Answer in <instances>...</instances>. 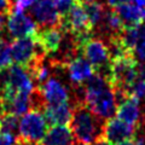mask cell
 Listing matches in <instances>:
<instances>
[{
	"label": "cell",
	"mask_w": 145,
	"mask_h": 145,
	"mask_svg": "<svg viewBox=\"0 0 145 145\" xmlns=\"http://www.w3.org/2000/svg\"><path fill=\"white\" fill-rule=\"evenodd\" d=\"M81 87L82 103H85L96 115L105 121L116 115L117 99L115 91L103 75L94 72Z\"/></svg>",
	"instance_id": "cell-1"
},
{
	"label": "cell",
	"mask_w": 145,
	"mask_h": 145,
	"mask_svg": "<svg viewBox=\"0 0 145 145\" xmlns=\"http://www.w3.org/2000/svg\"><path fill=\"white\" fill-rule=\"evenodd\" d=\"M105 120L96 115L82 102L72 104L70 129L78 143L91 145L103 138Z\"/></svg>",
	"instance_id": "cell-2"
},
{
	"label": "cell",
	"mask_w": 145,
	"mask_h": 145,
	"mask_svg": "<svg viewBox=\"0 0 145 145\" xmlns=\"http://www.w3.org/2000/svg\"><path fill=\"white\" fill-rule=\"evenodd\" d=\"M138 61L134 54H123L111 59L109 82L115 89H122L128 93V89L137 80ZM129 94V93H128Z\"/></svg>",
	"instance_id": "cell-3"
},
{
	"label": "cell",
	"mask_w": 145,
	"mask_h": 145,
	"mask_svg": "<svg viewBox=\"0 0 145 145\" xmlns=\"http://www.w3.org/2000/svg\"><path fill=\"white\" fill-rule=\"evenodd\" d=\"M80 53L93 65L96 72H99L106 80H109L111 54L105 40L92 36L80 47Z\"/></svg>",
	"instance_id": "cell-4"
},
{
	"label": "cell",
	"mask_w": 145,
	"mask_h": 145,
	"mask_svg": "<svg viewBox=\"0 0 145 145\" xmlns=\"http://www.w3.org/2000/svg\"><path fill=\"white\" fill-rule=\"evenodd\" d=\"M48 122L41 110L31 109L20 120L18 137L23 138L28 142L40 144L48 131Z\"/></svg>",
	"instance_id": "cell-5"
},
{
	"label": "cell",
	"mask_w": 145,
	"mask_h": 145,
	"mask_svg": "<svg viewBox=\"0 0 145 145\" xmlns=\"http://www.w3.org/2000/svg\"><path fill=\"white\" fill-rule=\"evenodd\" d=\"M10 50L13 62L24 67H28L39 56H46L38 46L33 35L15 39V41L10 44Z\"/></svg>",
	"instance_id": "cell-6"
},
{
	"label": "cell",
	"mask_w": 145,
	"mask_h": 145,
	"mask_svg": "<svg viewBox=\"0 0 145 145\" xmlns=\"http://www.w3.org/2000/svg\"><path fill=\"white\" fill-rule=\"evenodd\" d=\"M137 128V126L127 123L120 120L119 117H111L105 121L103 138L108 140L111 145H117L126 140L134 139L138 135Z\"/></svg>",
	"instance_id": "cell-7"
},
{
	"label": "cell",
	"mask_w": 145,
	"mask_h": 145,
	"mask_svg": "<svg viewBox=\"0 0 145 145\" xmlns=\"http://www.w3.org/2000/svg\"><path fill=\"white\" fill-rule=\"evenodd\" d=\"M7 31L8 35L13 39H20L24 36L34 35L38 31V24L30 15H25L24 12L11 11L7 16Z\"/></svg>",
	"instance_id": "cell-8"
},
{
	"label": "cell",
	"mask_w": 145,
	"mask_h": 145,
	"mask_svg": "<svg viewBox=\"0 0 145 145\" xmlns=\"http://www.w3.org/2000/svg\"><path fill=\"white\" fill-rule=\"evenodd\" d=\"M33 36L40 50L46 56H52L59 50L64 31L59 27H39L38 31Z\"/></svg>",
	"instance_id": "cell-9"
},
{
	"label": "cell",
	"mask_w": 145,
	"mask_h": 145,
	"mask_svg": "<svg viewBox=\"0 0 145 145\" xmlns=\"http://www.w3.org/2000/svg\"><path fill=\"white\" fill-rule=\"evenodd\" d=\"M30 8L31 16L39 27H59L61 16L53 0H36Z\"/></svg>",
	"instance_id": "cell-10"
},
{
	"label": "cell",
	"mask_w": 145,
	"mask_h": 145,
	"mask_svg": "<svg viewBox=\"0 0 145 145\" xmlns=\"http://www.w3.org/2000/svg\"><path fill=\"white\" fill-rule=\"evenodd\" d=\"M44 99L45 104H61L69 102L70 92L59 79L51 76L46 82L36 87Z\"/></svg>",
	"instance_id": "cell-11"
},
{
	"label": "cell",
	"mask_w": 145,
	"mask_h": 145,
	"mask_svg": "<svg viewBox=\"0 0 145 145\" xmlns=\"http://www.w3.org/2000/svg\"><path fill=\"white\" fill-rule=\"evenodd\" d=\"M65 69H67L68 78H69V81L71 82L72 87H75V86H82L96 72L93 65L84 56L74 57L67 64Z\"/></svg>",
	"instance_id": "cell-12"
},
{
	"label": "cell",
	"mask_w": 145,
	"mask_h": 145,
	"mask_svg": "<svg viewBox=\"0 0 145 145\" xmlns=\"http://www.w3.org/2000/svg\"><path fill=\"white\" fill-rule=\"evenodd\" d=\"M42 112L50 126L68 125L70 123L72 115V105L69 102L61 104H46Z\"/></svg>",
	"instance_id": "cell-13"
},
{
	"label": "cell",
	"mask_w": 145,
	"mask_h": 145,
	"mask_svg": "<svg viewBox=\"0 0 145 145\" xmlns=\"http://www.w3.org/2000/svg\"><path fill=\"white\" fill-rule=\"evenodd\" d=\"M114 10H116V12L119 13L123 28L139 27L145 23V7L139 6L138 4L127 3Z\"/></svg>",
	"instance_id": "cell-14"
},
{
	"label": "cell",
	"mask_w": 145,
	"mask_h": 145,
	"mask_svg": "<svg viewBox=\"0 0 145 145\" xmlns=\"http://www.w3.org/2000/svg\"><path fill=\"white\" fill-rule=\"evenodd\" d=\"M116 117L133 126H139L140 122V105L139 99L132 96L127 97L117 105Z\"/></svg>",
	"instance_id": "cell-15"
},
{
	"label": "cell",
	"mask_w": 145,
	"mask_h": 145,
	"mask_svg": "<svg viewBox=\"0 0 145 145\" xmlns=\"http://www.w3.org/2000/svg\"><path fill=\"white\" fill-rule=\"evenodd\" d=\"M44 145H75V138L67 125L51 126L42 140Z\"/></svg>",
	"instance_id": "cell-16"
},
{
	"label": "cell",
	"mask_w": 145,
	"mask_h": 145,
	"mask_svg": "<svg viewBox=\"0 0 145 145\" xmlns=\"http://www.w3.org/2000/svg\"><path fill=\"white\" fill-rule=\"evenodd\" d=\"M84 10L87 13V17L91 22L93 29H97L99 24L102 23L103 17L105 15V7L99 1H88V3H81Z\"/></svg>",
	"instance_id": "cell-17"
},
{
	"label": "cell",
	"mask_w": 145,
	"mask_h": 145,
	"mask_svg": "<svg viewBox=\"0 0 145 145\" xmlns=\"http://www.w3.org/2000/svg\"><path fill=\"white\" fill-rule=\"evenodd\" d=\"M20 128V120L18 116L11 112H4L0 116V132L8 133L12 135H18Z\"/></svg>",
	"instance_id": "cell-18"
},
{
	"label": "cell",
	"mask_w": 145,
	"mask_h": 145,
	"mask_svg": "<svg viewBox=\"0 0 145 145\" xmlns=\"http://www.w3.org/2000/svg\"><path fill=\"white\" fill-rule=\"evenodd\" d=\"M12 63H13V59L11 56L10 45L5 40H3V42L0 44V70L7 69L8 67L12 65Z\"/></svg>",
	"instance_id": "cell-19"
},
{
	"label": "cell",
	"mask_w": 145,
	"mask_h": 145,
	"mask_svg": "<svg viewBox=\"0 0 145 145\" xmlns=\"http://www.w3.org/2000/svg\"><path fill=\"white\" fill-rule=\"evenodd\" d=\"M53 1H54V5L57 7V11L59 13L61 18H64L69 15L71 8L78 3V0H53Z\"/></svg>",
	"instance_id": "cell-20"
},
{
	"label": "cell",
	"mask_w": 145,
	"mask_h": 145,
	"mask_svg": "<svg viewBox=\"0 0 145 145\" xmlns=\"http://www.w3.org/2000/svg\"><path fill=\"white\" fill-rule=\"evenodd\" d=\"M134 56L138 61L145 63V24L140 25V38L134 50Z\"/></svg>",
	"instance_id": "cell-21"
},
{
	"label": "cell",
	"mask_w": 145,
	"mask_h": 145,
	"mask_svg": "<svg viewBox=\"0 0 145 145\" xmlns=\"http://www.w3.org/2000/svg\"><path fill=\"white\" fill-rule=\"evenodd\" d=\"M36 0H13L12 3V11L24 12L25 8H29L34 5Z\"/></svg>",
	"instance_id": "cell-22"
},
{
	"label": "cell",
	"mask_w": 145,
	"mask_h": 145,
	"mask_svg": "<svg viewBox=\"0 0 145 145\" xmlns=\"http://www.w3.org/2000/svg\"><path fill=\"white\" fill-rule=\"evenodd\" d=\"M16 135L0 132V145H16Z\"/></svg>",
	"instance_id": "cell-23"
},
{
	"label": "cell",
	"mask_w": 145,
	"mask_h": 145,
	"mask_svg": "<svg viewBox=\"0 0 145 145\" xmlns=\"http://www.w3.org/2000/svg\"><path fill=\"white\" fill-rule=\"evenodd\" d=\"M12 3L13 0H0V13L8 16L12 11Z\"/></svg>",
	"instance_id": "cell-24"
},
{
	"label": "cell",
	"mask_w": 145,
	"mask_h": 145,
	"mask_svg": "<svg viewBox=\"0 0 145 145\" xmlns=\"http://www.w3.org/2000/svg\"><path fill=\"white\" fill-rule=\"evenodd\" d=\"M129 1L131 0H106V4L110 8H117V7L125 5V4L129 3Z\"/></svg>",
	"instance_id": "cell-25"
},
{
	"label": "cell",
	"mask_w": 145,
	"mask_h": 145,
	"mask_svg": "<svg viewBox=\"0 0 145 145\" xmlns=\"http://www.w3.org/2000/svg\"><path fill=\"white\" fill-rule=\"evenodd\" d=\"M117 145H139V144H138L137 137H135L134 139H129V140H126V142H122V143L117 144Z\"/></svg>",
	"instance_id": "cell-26"
},
{
	"label": "cell",
	"mask_w": 145,
	"mask_h": 145,
	"mask_svg": "<svg viewBox=\"0 0 145 145\" xmlns=\"http://www.w3.org/2000/svg\"><path fill=\"white\" fill-rule=\"evenodd\" d=\"M7 16L5 15H3V13H0V34L3 33V30H4V27H5V18Z\"/></svg>",
	"instance_id": "cell-27"
},
{
	"label": "cell",
	"mask_w": 145,
	"mask_h": 145,
	"mask_svg": "<svg viewBox=\"0 0 145 145\" xmlns=\"http://www.w3.org/2000/svg\"><path fill=\"white\" fill-rule=\"evenodd\" d=\"M92 145H111L110 143L108 142V140H105L104 138H102V139H99V140H97V142H94Z\"/></svg>",
	"instance_id": "cell-28"
},
{
	"label": "cell",
	"mask_w": 145,
	"mask_h": 145,
	"mask_svg": "<svg viewBox=\"0 0 145 145\" xmlns=\"http://www.w3.org/2000/svg\"><path fill=\"white\" fill-rule=\"evenodd\" d=\"M134 1H135V4H138L139 6L145 7V0H134Z\"/></svg>",
	"instance_id": "cell-29"
},
{
	"label": "cell",
	"mask_w": 145,
	"mask_h": 145,
	"mask_svg": "<svg viewBox=\"0 0 145 145\" xmlns=\"http://www.w3.org/2000/svg\"><path fill=\"white\" fill-rule=\"evenodd\" d=\"M80 3H88V1H94V0H79Z\"/></svg>",
	"instance_id": "cell-30"
},
{
	"label": "cell",
	"mask_w": 145,
	"mask_h": 145,
	"mask_svg": "<svg viewBox=\"0 0 145 145\" xmlns=\"http://www.w3.org/2000/svg\"><path fill=\"white\" fill-rule=\"evenodd\" d=\"M1 114H3V110H1V104H0V116H1Z\"/></svg>",
	"instance_id": "cell-31"
},
{
	"label": "cell",
	"mask_w": 145,
	"mask_h": 145,
	"mask_svg": "<svg viewBox=\"0 0 145 145\" xmlns=\"http://www.w3.org/2000/svg\"><path fill=\"white\" fill-rule=\"evenodd\" d=\"M75 145H86V144H82V143H78V144H75Z\"/></svg>",
	"instance_id": "cell-32"
},
{
	"label": "cell",
	"mask_w": 145,
	"mask_h": 145,
	"mask_svg": "<svg viewBox=\"0 0 145 145\" xmlns=\"http://www.w3.org/2000/svg\"><path fill=\"white\" fill-rule=\"evenodd\" d=\"M144 125H145V117H144Z\"/></svg>",
	"instance_id": "cell-33"
},
{
	"label": "cell",
	"mask_w": 145,
	"mask_h": 145,
	"mask_svg": "<svg viewBox=\"0 0 145 145\" xmlns=\"http://www.w3.org/2000/svg\"><path fill=\"white\" fill-rule=\"evenodd\" d=\"M40 145H44V144H40Z\"/></svg>",
	"instance_id": "cell-34"
},
{
	"label": "cell",
	"mask_w": 145,
	"mask_h": 145,
	"mask_svg": "<svg viewBox=\"0 0 145 145\" xmlns=\"http://www.w3.org/2000/svg\"><path fill=\"white\" fill-rule=\"evenodd\" d=\"M144 98H145V97H144Z\"/></svg>",
	"instance_id": "cell-35"
}]
</instances>
